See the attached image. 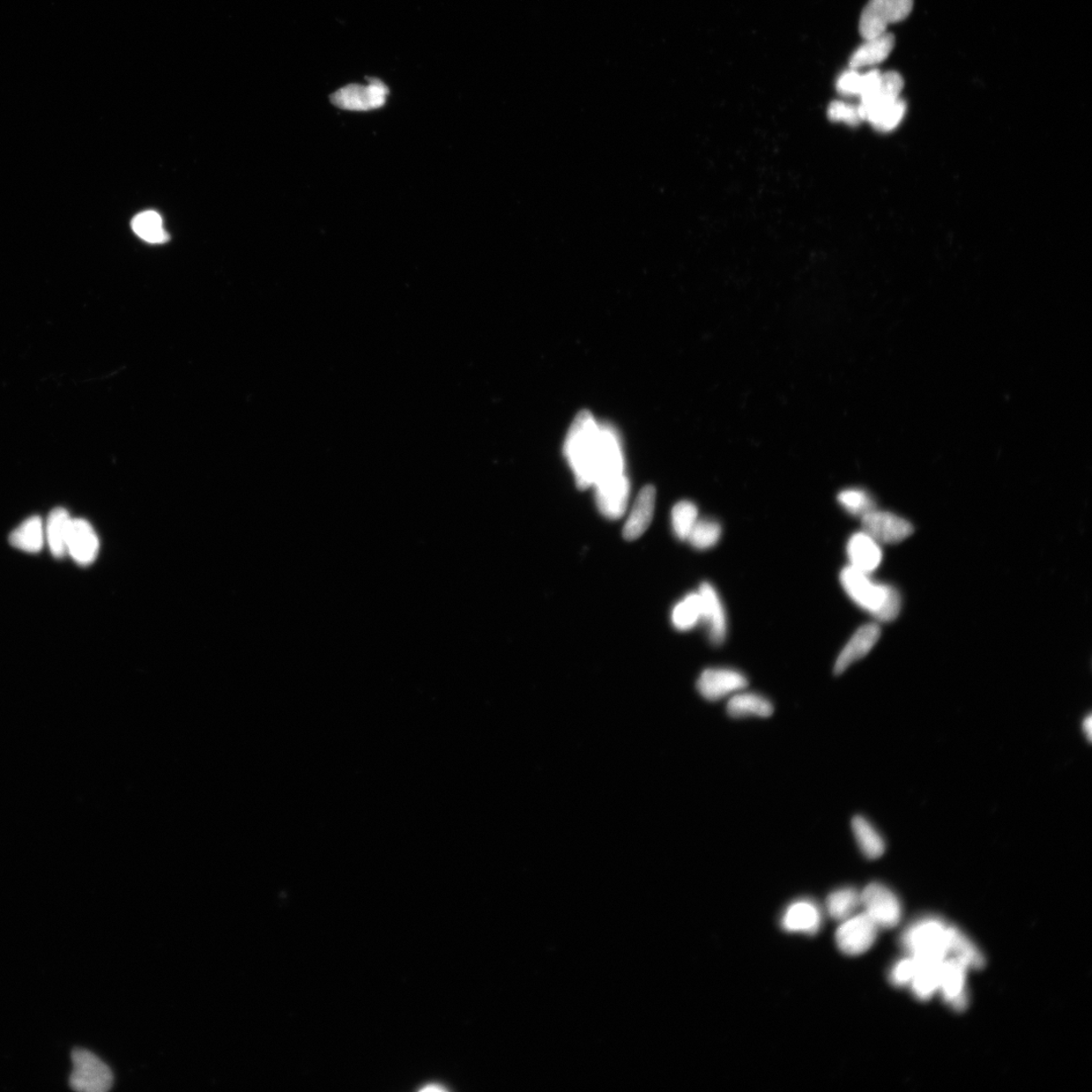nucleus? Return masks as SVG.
<instances>
[{"instance_id":"1","label":"nucleus","mask_w":1092,"mask_h":1092,"mask_svg":"<svg viewBox=\"0 0 1092 1092\" xmlns=\"http://www.w3.org/2000/svg\"><path fill=\"white\" fill-rule=\"evenodd\" d=\"M600 451V423L589 411L579 412L570 427L564 456L578 488L593 487Z\"/></svg>"},{"instance_id":"2","label":"nucleus","mask_w":1092,"mask_h":1092,"mask_svg":"<svg viewBox=\"0 0 1092 1092\" xmlns=\"http://www.w3.org/2000/svg\"><path fill=\"white\" fill-rule=\"evenodd\" d=\"M841 583L849 597L876 619L890 622L900 615L902 598L893 586L874 583L868 574L851 566L842 570Z\"/></svg>"},{"instance_id":"3","label":"nucleus","mask_w":1092,"mask_h":1092,"mask_svg":"<svg viewBox=\"0 0 1092 1092\" xmlns=\"http://www.w3.org/2000/svg\"><path fill=\"white\" fill-rule=\"evenodd\" d=\"M948 927L937 918H921L906 928L902 945L919 962H942L949 957Z\"/></svg>"},{"instance_id":"4","label":"nucleus","mask_w":1092,"mask_h":1092,"mask_svg":"<svg viewBox=\"0 0 1092 1092\" xmlns=\"http://www.w3.org/2000/svg\"><path fill=\"white\" fill-rule=\"evenodd\" d=\"M69 1086L80 1092H106L114 1086V1074L108 1064L91 1051L77 1048L71 1053Z\"/></svg>"},{"instance_id":"5","label":"nucleus","mask_w":1092,"mask_h":1092,"mask_svg":"<svg viewBox=\"0 0 1092 1092\" xmlns=\"http://www.w3.org/2000/svg\"><path fill=\"white\" fill-rule=\"evenodd\" d=\"M913 0H869L859 21V31L864 40L887 32L890 25L908 18Z\"/></svg>"},{"instance_id":"6","label":"nucleus","mask_w":1092,"mask_h":1092,"mask_svg":"<svg viewBox=\"0 0 1092 1092\" xmlns=\"http://www.w3.org/2000/svg\"><path fill=\"white\" fill-rule=\"evenodd\" d=\"M861 906L879 928H894L901 923L902 903L893 890L881 883L869 884L860 893Z\"/></svg>"},{"instance_id":"7","label":"nucleus","mask_w":1092,"mask_h":1092,"mask_svg":"<svg viewBox=\"0 0 1092 1092\" xmlns=\"http://www.w3.org/2000/svg\"><path fill=\"white\" fill-rule=\"evenodd\" d=\"M879 927L865 912L842 921L836 932L837 947L846 956H860L868 952L878 939Z\"/></svg>"},{"instance_id":"8","label":"nucleus","mask_w":1092,"mask_h":1092,"mask_svg":"<svg viewBox=\"0 0 1092 1092\" xmlns=\"http://www.w3.org/2000/svg\"><path fill=\"white\" fill-rule=\"evenodd\" d=\"M389 87L382 80L370 78L368 85H349L331 95L334 106L347 110H371L384 105Z\"/></svg>"},{"instance_id":"9","label":"nucleus","mask_w":1092,"mask_h":1092,"mask_svg":"<svg viewBox=\"0 0 1092 1092\" xmlns=\"http://www.w3.org/2000/svg\"><path fill=\"white\" fill-rule=\"evenodd\" d=\"M748 681L746 675L733 668L710 667L700 675L697 689L705 700L718 701L727 696L746 689Z\"/></svg>"},{"instance_id":"10","label":"nucleus","mask_w":1092,"mask_h":1092,"mask_svg":"<svg viewBox=\"0 0 1092 1092\" xmlns=\"http://www.w3.org/2000/svg\"><path fill=\"white\" fill-rule=\"evenodd\" d=\"M861 526L863 531L880 545L900 544L913 532V527L908 520L878 509L861 517Z\"/></svg>"},{"instance_id":"11","label":"nucleus","mask_w":1092,"mask_h":1092,"mask_svg":"<svg viewBox=\"0 0 1092 1092\" xmlns=\"http://www.w3.org/2000/svg\"><path fill=\"white\" fill-rule=\"evenodd\" d=\"M967 971L968 968L963 963L952 957H948L941 965L938 991L955 1012H964L969 1006L966 986Z\"/></svg>"},{"instance_id":"12","label":"nucleus","mask_w":1092,"mask_h":1092,"mask_svg":"<svg viewBox=\"0 0 1092 1092\" xmlns=\"http://www.w3.org/2000/svg\"><path fill=\"white\" fill-rule=\"evenodd\" d=\"M596 503L606 518L619 519L627 509L630 484L627 473L596 482Z\"/></svg>"},{"instance_id":"13","label":"nucleus","mask_w":1092,"mask_h":1092,"mask_svg":"<svg viewBox=\"0 0 1092 1092\" xmlns=\"http://www.w3.org/2000/svg\"><path fill=\"white\" fill-rule=\"evenodd\" d=\"M780 925L787 933L814 935L821 930L822 913L813 901L804 898L789 905L780 919Z\"/></svg>"},{"instance_id":"14","label":"nucleus","mask_w":1092,"mask_h":1092,"mask_svg":"<svg viewBox=\"0 0 1092 1092\" xmlns=\"http://www.w3.org/2000/svg\"><path fill=\"white\" fill-rule=\"evenodd\" d=\"M100 542L93 526L85 519H72L67 555H70L80 566H88L98 556Z\"/></svg>"},{"instance_id":"15","label":"nucleus","mask_w":1092,"mask_h":1092,"mask_svg":"<svg viewBox=\"0 0 1092 1092\" xmlns=\"http://www.w3.org/2000/svg\"><path fill=\"white\" fill-rule=\"evenodd\" d=\"M698 593L702 601L701 621L707 624L709 641L713 645H722L727 635V619L722 600L715 586L707 582L700 586Z\"/></svg>"},{"instance_id":"16","label":"nucleus","mask_w":1092,"mask_h":1092,"mask_svg":"<svg viewBox=\"0 0 1092 1092\" xmlns=\"http://www.w3.org/2000/svg\"><path fill=\"white\" fill-rule=\"evenodd\" d=\"M880 635L878 624L870 623L860 627L839 653L835 665V674H843L852 664L867 656L879 641Z\"/></svg>"},{"instance_id":"17","label":"nucleus","mask_w":1092,"mask_h":1092,"mask_svg":"<svg viewBox=\"0 0 1092 1092\" xmlns=\"http://www.w3.org/2000/svg\"><path fill=\"white\" fill-rule=\"evenodd\" d=\"M846 554L852 568L868 575L879 568L883 557L880 544L864 531L851 537L846 546Z\"/></svg>"},{"instance_id":"18","label":"nucleus","mask_w":1092,"mask_h":1092,"mask_svg":"<svg viewBox=\"0 0 1092 1092\" xmlns=\"http://www.w3.org/2000/svg\"><path fill=\"white\" fill-rule=\"evenodd\" d=\"M656 505V489L652 486H645L638 494L624 526L623 536L627 540L641 538L651 525Z\"/></svg>"},{"instance_id":"19","label":"nucleus","mask_w":1092,"mask_h":1092,"mask_svg":"<svg viewBox=\"0 0 1092 1092\" xmlns=\"http://www.w3.org/2000/svg\"><path fill=\"white\" fill-rule=\"evenodd\" d=\"M864 41L851 56L852 69H869L886 61L895 44L894 35L888 32Z\"/></svg>"},{"instance_id":"20","label":"nucleus","mask_w":1092,"mask_h":1092,"mask_svg":"<svg viewBox=\"0 0 1092 1092\" xmlns=\"http://www.w3.org/2000/svg\"><path fill=\"white\" fill-rule=\"evenodd\" d=\"M726 711L727 715L732 718H767L774 712V707L768 698L763 695L740 691L728 700Z\"/></svg>"},{"instance_id":"21","label":"nucleus","mask_w":1092,"mask_h":1092,"mask_svg":"<svg viewBox=\"0 0 1092 1092\" xmlns=\"http://www.w3.org/2000/svg\"><path fill=\"white\" fill-rule=\"evenodd\" d=\"M882 72L871 69L861 73L860 70L848 69L844 71L837 80L838 93L845 96H858L859 99L872 93L880 85Z\"/></svg>"},{"instance_id":"22","label":"nucleus","mask_w":1092,"mask_h":1092,"mask_svg":"<svg viewBox=\"0 0 1092 1092\" xmlns=\"http://www.w3.org/2000/svg\"><path fill=\"white\" fill-rule=\"evenodd\" d=\"M72 519L64 508H56L51 512L44 524V536L52 554L57 559L67 555V541H69Z\"/></svg>"},{"instance_id":"23","label":"nucleus","mask_w":1092,"mask_h":1092,"mask_svg":"<svg viewBox=\"0 0 1092 1092\" xmlns=\"http://www.w3.org/2000/svg\"><path fill=\"white\" fill-rule=\"evenodd\" d=\"M948 953L949 957L952 956L968 969L984 967L985 958L975 943L952 926L948 927Z\"/></svg>"},{"instance_id":"24","label":"nucleus","mask_w":1092,"mask_h":1092,"mask_svg":"<svg viewBox=\"0 0 1092 1092\" xmlns=\"http://www.w3.org/2000/svg\"><path fill=\"white\" fill-rule=\"evenodd\" d=\"M853 835L855 837L860 851L870 860H876L886 853V844L879 831L866 817L856 815L852 820Z\"/></svg>"},{"instance_id":"25","label":"nucleus","mask_w":1092,"mask_h":1092,"mask_svg":"<svg viewBox=\"0 0 1092 1092\" xmlns=\"http://www.w3.org/2000/svg\"><path fill=\"white\" fill-rule=\"evenodd\" d=\"M11 545L22 552L36 554L42 551L46 542L44 524L38 516L25 520L10 536Z\"/></svg>"},{"instance_id":"26","label":"nucleus","mask_w":1092,"mask_h":1092,"mask_svg":"<svg viewBox=\"0 0 1092 1092\" xmlns=\"http://www.w3.org/2000/svg\"><path fill=\"white\" fill-rule=\"evenodd\" d=\"M942 963L918 961V970L910 986L918 1000L931 999L938 992Z\"/></svg>"},{"instance_id":"27","label":"nucleus","mask_w":1092,"mask_h":1092,"mask_svg":"<svg viewBox=\"0 0 1092 1092\" xmlns=\"http://www.w3.org/2000/svg\"><path fill=\"white\" fill-rule=\"evenodd\" d=\"M861 906L860 893L853 887H843L831 893L826 902L828 915L838 921H843L853 915Z\"/></svg>"},{"instance_id":"28","label":"nucleus","mask_w":1092,"mask_h":1092,"mask_svg":"<svg viewBox=\"0 0 1092 1092\" xmlns=\"http://www.w3.org/2000/svg\"><path fill=\"white\" fill-rule=\"evenodd\" d=\"M132 228L141 239L148 243H165L169 239L163 228L161 215L158 212L146 211L138 214L132 221Z\"/></svg>"},{"instance_id":"29","label":"nucleus","mask_w":1092,"mask_h":1092,"mask_svg":"<svg viewBox=\"0 0 1092 1092\" xmlns=\"http://www.w3.org/2000/svg\"><path fill=\"white\" fill-rule=\"evenodd\" d=\"M701 619L702 601L700 593L689 594L673 609L672 622L678 630L692 629Z\"/></svg>"},{"instance_id":"30","label":"nucleus","mask_w":1092,"mask_h":1092,"mask_svg":"<svg viewBox=\"0 0 1092 1092\" xmlns=\"http://www.w3.org/2000/svg\"><path fill=\"white\" fill-rule=\"evenodd\" d=\"M722 525L715 519H698L687 541L700 551L715 546L722 537Z\"/></svg>"},{"instance_id":"31","label":"nucleus","mask_w":1092,"mask_h":1092,"mask_svg":"<svg viewBox=\"0 0 1092 1092\" xmlns=\"http://www.w3.org/2000/svg\"><path fill=\"white\" fill-rule=\"evenodd\" d=\"M697 520L698 509L694 503L681 501L675 504L672 511V526L675 536L680 540H687Z\"/></svg>"},{"instance_id":"32","label":"nucleus","mask_w":1092,"mask_h":1092,"mask_svg":"<svg viewBox=\"0 0 1092 1092\" xmlns=\"http://www.w3.org/2000/svg\"><path fill=\"white\" fill-rule=\"evenodd\" d=\"M837 501L850 514L861 518L876 509L872 497L860 489H845L838 494Z\"/></svg>"},{"instance_id":"33","label":"nucleus","mask_w":1092,"mask_h":1092,"mask_svg":"<svg viewBox=\"0 0 1092 1092\" xmlns=\"http://www.w3.org/2000/svg\"><path fill=\"white\" fill-rule=\"evenodd\" d=\"M918 970V961L912 956L896 962L889 972L890 983L895 987L910 986Z\"/></svg>"},{"instance_id":"34","label":"nucleus","mask_w":1092,"mask_h":1092,"mask_svg":"<svg viewBox=\"0 0 1092 1092\" xmlns=\"http://www.w3.org/2000/svg\"><path fill=\"white\" fill-rule=\"evenodd\" d=\"M828 116L831 121L845 122L850 125H857L863 122L858 105L844 101L831 102L828 109Z\"/></svg>"},{"instance_id":"35","label":"nucleus","mask_w":1092,"mask_h":1092,"mask_svg":"<svg viewBox=\"0 0 1092 1092\" xmlns=\"http://www.w3.org/2000/svg\"><path fill=\"white\" fill-rule=\"evenodd\" d=\"M1082 730H1083L1084 734H1086L1087 739H1088V740L1090 741V740H1091V737H1092V717H1091V715H1088V716L1086 718H1084V719H1083V723H1082Z\"/></svg>"}]
</instances>
